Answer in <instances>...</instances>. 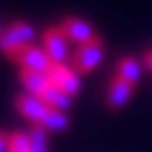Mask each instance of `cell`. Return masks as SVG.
<instances>
[{
	"label": "cell",
	"instance_id": "cell-1",
	"mask_svg": "<svg viewBox=\"0 0 152 152\" xmlns=\"http://www.w3.org/2000/svg\"><path fill=\"white\" fill-rule=\"evenodd\" d=\"M15 108L23 118L32 121L34 125L47 129L49 133H59L70 127V118L64 110H55L42 99L34 97L30 93H23L15 99Z\"/></svg>",
	"mask_w": 152,
	"mask_h": 152
},
{
	"label": "cell",
	"instance_id": "cell-2",
	"mask_svg": "<svg viewBox=\"0 0 152 152\" xmlns=\"http://www.w3.org/2000/svg\"><path fill=\"white\" fill-rule=\"evenodd\" d=\"M34 36H36V30L30 21H23V19L11 21L0 32V51L11 59L17 51H21L28 45H34Z\"/></svg>",
	"mask_w": 152,
	"mask_h": 152
},
{
	"label": "cell",
	"instance_id": "cell-3",
	"mask_svg": "<svg viewBox=\"0 0 152 152\" xmlns=\"http://www.w3.org/2000/svg\"><path fill=\"white\" fill-rule=\"evenodd\" d=\"M104 55H106V45L99 36H95L89 42L76 47V51L72 53V68L78 74H89L102 64Z\"/></svg>",
	"mask_w": 152,
	"mask_h": 152
},
{
	"label": "cell",
	"instance_id": "cell-4",
	"mask_svg": "<svg viewBox=\"0 0 152 152\" xmlns=\"http://www.w3.org/2000/svg\"><path fill=\"white\" fill-rule=\"evenodd\" d=\"M70 40H68V36L64 34L61 26L57 23V26H49L45 28L42 32V49L45 53L49 55V59L53 64H68V57H70Z\"/></svg>",
	"mask_w": 152,
	"mask_h": 152
},
{
	"label": "cell",
	"instance_id": "cell-5",
	"mask_svg": "<svg viewBox=\"0 0 152 152\" xmlns=\"http://www.w3.org/2000/svg\"><path fill=\"white\" fill-rule=\"evenodd\" d=\"M47 76L53 83V87H57L61 93H66L68 97H76V95H78L80 74L72 68V64H51Z\"/></svg>",
	"mask_w": 152,
	"mask_h": 152
},
{
	"label": "cell",
	"instance_id": "cell-6",
	"mask_svg": "<svg viewBox=\"0 0 152 152\" xmlns=\"http://www.w3.org/2000/svg\"><path fill=\"white\" fill-rule=\"evenodd\" d=\"M11 59L19 66V70H28V72H40V74H47L49 68H51V59L49 55L45 53L42 47H36V45H28L23 47L21 51H17Z\"/></svg>",
	"mask_w": 152,
	"mask_h": 152
},
{
	"label": "cell",
	"instance_id": "cell-7",
	"mask_svg": "<svg viewBox=\"0 0 152 152\" xmlns=\"http://www.w3.org/2000/svg\"><path fill=\"white\" fill-rule=\"evenodd\" d=\"M61 26V30H64V34L68 36V40L72 42V45H85V42H89L91 38H95L97 34H95V30H93V26L87 21V19H83V17H76V15H68V17H64V21L59 23Z\"/></svg>",
	"mask_w": 152,
	"mask_h": 152
},
{
	"label": "cell",
	"instance_id": "cell-8",
	"mask_svg": "<svg viewBox=\"0 0 152 152\" xmlns=\"http://www.w3.org/2000/svg\"><path fill=\"white\" fill-rule=\"evenodd\" d=\"M135 93V85H131L127 80H121L114 76L108 91H106V106L110 110H121L127 106V102L131 99V95Z\"/></svg>",
	"mask_w": 152,
	"mask_h": 152
},
{
	"label": "cell",
	"instance_id": "cell-9",
	"mask_svg": "<svg viewBox=\"0 0 152 152\" xmlns=\"http://www.w3.org/2000/svg\"><path fill=\"white\" fill-rule=\"evenodd\" d=\"M142 68H144V64L140 59H135V57H131V55H125V57L118 59L116 68H114V76L121 78V80H127L131 85H135L142 78Z\"/></svg>",
	"mask_w": 152,
	"mask_h": 152
},
{
	"label": "cell",
	"instance_id": "cell-10",
	"mask_svg": "<svg viewBox=\"0 0 152 152\" xmlns=\"http://www.w3.org/2000/svg\"><path fill=\"white\" fill-rule=\"evenodd\" d=\"M47 129L34 125L30 131H28V137H30V150L32 152H47L49 148V137H47Z\"/></svg>",
	"mask_w": 152,
	"mask_h": 152
},
{
	"label": "cell",
	"instance_id": "cell-11",
	"mask_svg": "<svg viewBox=\"0 0 152 152\" xmlns=\"http://www.w3.org/2000/svg\"><path fill=\"white\" fill-rule=\"evenodd\" d=\"M7 152H32L28 133H23V131L9 133V150Z\"/></svg>",
	"mask_w": 152,
	"mask_h": 152
},
{
	"label": "cell",
	"instance_id": "cell-12",
	"mask_svg": "<svg viewBox=\"0 0 152 152\" xmlns=\"http://www.w3.org/2000/svg\"><path fill=\"white\" fill-rule=\"evenodd\" d=\"M142 64H144V68H146V70H150V72H152V49H148V51L144 53Z\"/></svg>",
	"mask_w": 152,
	"mask_h": 152
},
{
	"label": "cell",
	"instance_id": "cell-13",
	"mask_svg": "<svg viewBox=\"0 0 152 152\" xmlns=\"http://www.w3.org/2000/svg\"><path fill=\"white\" fill-rule=\"evenodd\" d=\"M9 150V133L0 131V152H7Z\"/></svg>",
	"mask_w": 152,
	"mask_h": 152
},
{
	"label": "cell",
	"instance_id": "cell-14",
	"mask_svg": "<svg viewBox=\"0 0 152 152\" xmlns=\"http://www.w3.org/2000/svg\"><path fill=\"white\" fill-rule=\"evenodd\" d=\"M0 32H2V28H0Z\"/></svg>",
	"mask_w": 152,
	"mask_h": 152
}]
</instances>
